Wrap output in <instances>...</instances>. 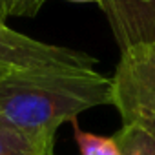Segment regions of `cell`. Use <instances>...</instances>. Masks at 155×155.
<instances>
[{"label":"cell","instance_id":"cell-5","mask_svg":"<svg viewBox=\"0 0 155 155\" xmlns=\"http://www.w3.org/2000/svg\"><path fill=\"white\" fill-rule=\"evenodd\" d=\"M53 146L28 137L0 119V155H55Z\"/></svg>","mask_w":155,"mask_h":155},{"label":"cell","instance_id":"cell-8","mask_svg":"<svg viewBox=\"0 0 155 155\" xmlns=\"http://www.w3.org/2000/svg\"><path fill=\"white\" fill-rule=\"evenodd\" d=\"M29 0H0V22L6 24L13 17H33Z\"/></svg>","mask_w":155,"mask_h":155},{"label":"cell","instance_id":"cell-10","mask_svg":"<svg viewBox=\"0 0 155 155\" xmlns=\"http://www.w3.org/2000/svg\"><path fill=\"white\" fill-rule=\"evenodd\" d=\"M9 71H13V69H4V68H0V77H4V75L9 73Z\"/></svg>","mask_w":155,"mask_h":155},{"label":"cell","instance_id":"cell-2","mask_svg":"<svg viewBox=\"0 0 155 155\" xmlns=\"http://www.w3.org/2000/svg\"><path fill=\"white\" fill-rule=\"evenodd\" d=\"M111 104L122 126H137L155 137V42L120 51L111 77Z\"/></svg>","mask_w":155,"mask_h":155},{"label":"cell","instance_id":"cell-7","mask_svg":"<svg viewBox=\"0 0 155 155\" xmlns=\"http://www.w3.org/2000/svg\"><path fill=\"white\" fill-rule=\"evenodd\" d=\"M75 140L79 144L81 155H122L117 140L113 137H101L90 131H84L77 120H73Z\"/></svg>","mask_w":155,"mask_h":155},{"label":"cell","instance_id":"cell-9","mask_svg":"<svg viewBox=\"0 0 155 155\" xmlns=\"http://www.w3.org/2000/svg\"><path fill=\"white\" fill-rule=\"evenodd\" d=\"M44 2H46V0H29V4H31V9H33V13H35V15H37V13H38V9L44 6ZM69 2H81V4L95 2V4H99V0H69Z\"/></svg>","mask_w":155,"mask_h":155},{"label":"cell","instance_id":"cell-4","mask_svg":"<svg viewBox=\"0 0 155 155\" xmlns=\"http://www.w3.org/2000/svg\"><path fill=\"white\" fill-rule=\"evenodd\" d=\"M120 51L155 42V0H99Z\"/></svg>","mask_w":155,"mask_h":155},{"label":"cell","instance_id":"cell-1","mask_svg":"<svg viewBox=\"0 0 155 155\" xmlns=\"http://www.w3.org/2000/svg\"><path fill=\"white\" fill-rule=\"evenodd\" d=\"M111 104V79L88 68L13 69L0 77V119L55 144L57 130L82 111Z\"/></svg>","mask_w":155,"mask_h":155},{"label":"cell","instance_id":"cell-6","mask_svg":"<svg viewBox=\"0 0 155 155\" xmlns=\"http://www.w3.org/2000/svg\"><path fill=\"white\" fill-rule=\"evenodd\" d=\"M113 139L122 155H155V137L137 126H122Z\"/></svg>","mask_w":155,"mask_h":155},{"label":"cell","instance_id":"cell-3","mask_svg":"<svg viewBox=\"0 0 155 155\" xmlns=\"http://www.w3.org/2000/svg\"><path fill=\"white\" fill-rule=\"evenodd\" d=\"M97 58L86 51L48 44L18 33L0 22V68H88L95 69Z\"/></svg>","mask_w":155,"mask_h":155}]
</instances>
